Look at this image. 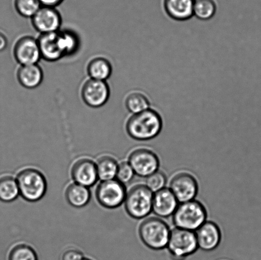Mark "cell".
Segmentation results:
<instances>
[{"label": "cell", "instance_id": "6da1fadb", "mask_svg": "<svg viewBox=\"0 0 261 260\" xmlns=\"http://www.w3.org/2000/svg\"><path fill=\"white\" fill-rule=\"evenodd\" d=\"M163 127L160 114L149 109L133 114L126 122L127 134L133 139L138 141H147L160 134Z\"/></svg>", "mask_w": 261, "mask_h": 260}, {"label": "cell", "instance_id": "7a4b0ae2", "mask_svg": "<svg viewBox=\"0 0 261 260\" xmlns=\"http://www.w3.org/2000/svg\"><path fill=\"white\" fill-rule=\"evenodd\" d=\"M207 219V211L203 204L193 200L179 204L173 215L176 228L196 232Z\"/></svg>", "mask_w": 261, "mask_h": 260}, {"label": "cell", "instance_id": "3957f363", "mask_svg": "<svg viewBox=\"0 0 261 260\" xmlns=\"http://www.w3.org/2000/svg\"><path fill=\"white\" fill-rule=\"evenodd\" d=\"M141 241L148 248L159 251L167 248L171 230L165 221L159 218H149L139 227Z\"/></svg>", "mask_w": 261, "mask_h": 260}, {"label": "cell", "instance_id": "277c9868", "mask_svg": "<svg viewBox=\"0 0 261 260\" xmlns=\"http://www.w3.org/2000/svg\"><path fill=\"white\" fill-rule=\"evenodd\" d=\"M20 195L29 202H37L44 197L47 192V181L39 170L27 168L18 174L17 178Z\"/></svg>", "mask_w": 261, "mask_h": 260}, {"label": "cell", "instance_id": "5b68a950", "mask_svg": "<svg viewBox=\"0 0 261 260\" xmlns=\"http://www.w3.org/2000/svg\"><path fill=\"white\" fill-rule=\"evenodd\" d=\"M153 195L145 185H137L130 188L124 201L127 214L135 219L147 217L152 211Z\"/></svg>", "mask_w": 261, "mask_h": 260}, {"label": "cell", "instance_id": "8992f818", "mask_svg": "<svg viewBox=\"0 0 261 260\" xmlns=\"http://www.w3.org/2000/svg\"><path fill=\"white\" fill-rule=\"evenodd\" d=\"M167 248L174 260H184L192 255L198 249L195 232L178 228L171 230Z\"/></svg>", "mask_w": 261, "mask_h": 260}, {"label": "cell", "instance_id": "52a82bcc", "mask_svg": "<svg viewBox=\"0 0 261 260\" xmlns=\"http://www.w3.org/2000/svg\"><path fill=\"white\" fill-rule=\"evenodd\" d=\"M127 194L126 187L117 180L103 181L96 190V198L104 208L115 209L124 203Z\"/></svg>", "mask_w": 261, "mask_h": 260}, {"label": "cell", "instance_id": "ba28073f", "mask_svg": "<svg viewBox=\"0 0 261 260\" xmlns=\"http://www.w3.org/2000/svg\"><path fill=\"white\" fill-rule=\"evenodd\" d=\"M128 162L135 175L146 178L158 171L160 165L155 153L144 148L135 150L129 155Z\"/></svg>", "mask_w": 261, "mask_h": 260}, {"label": "cell", "instance_id": "9c48e42d", "mask_svg": "<svg viewBox=\"0 0 261 260\" xmlns=\"http://www.w3.org/2000/svg\"><path fill=\"white\" fill-rule=\"evenodd\" d=\"M170 189L179 203L193 200L198 193V183L191 173L181 172L171 179Z\"/></svg>", "mask_w": 261, "mask_h": 260}, {"label": "cell", "instance_id": "30bf717a", "mask_svg": "<svg viewBox=\"0 0 261 260\" xmlns=\"http://www.w3.org/2000/svg\"><path fill=\"white\" fill-rule=\"evenodd\" d=\"M84 103L91 108H98L105 105L111 96V89L106 81L89 79L81 91Z\"/></svg>", "mask_w": 261, "mask_h": 260}, {"label": "cell", "instance_id": "8fae6325", "mask_svg": "<svg viewBox=\"0 0 261 260\" xmlns=\"http://www.w3.org/2000/svg\"><path fill=\"white\" fill-rule=\"evenodd\" d=\"M31 19L33 27L40 35L58 32L62 24L60 12L53 7H41Z\"/></svg>", "mask_w": 261, "mask_h": 260}, {"label": "cell", "instance_id": "7c38bea8", "mask_svg": "<svg viewBox=\"0 0 261 260\" xmlns=\"http://www.w3.org/2000/svg\"><path fill=\"white\" fill-rule=\"evenodd\" d=\"M13 53L20 66L36 65L42 59L38 40L30 36H24L17 41Z\"/></svg>", "mask_w": 261, "mask_h": 260}, {"label": "cell", "instance_id": "4fadbf2b", "mask_svg": "<svg viewBox=\"0 0 261 260\" xmlns=\"http://www.w3.org/2000/svg\"><path fill=\"white\" fill-rule=\"evenodd\" d=\"M198 248L212 251L218 248L222 239L221 229L213 221H206L195 232Z\"/></svg>", "mask_w": 261, "mask_h": 260}, {"label": "cell", "instance_id": "5bb4252c", "mask_svg": "<svg viewBox=\"0 0 261 260\" xmlns=\"http://www.w3.org/2000/svg\"><path fill=\"white\" fill-rule=\"evenodd\" d=\"M71 177L76 183L90 187L98 179L96 163L89 159H81L71 168Z\"/></svg>", "mask_w": 261, "mask_h": 260}, {"label": "cell", "instance_id": "9a60e30c", "mask_svg": "<svg viewBox=\"0 0 261 260\" xmlns=\"http://www.w3.org/2000/svg\"><path fill=\"white\" fill-rule=\"evenodd\" d=\"M170 188L163 189L153 193L152 212L160 218H168L173 215L179 205Z\"/></svg>", "mask_w": 261, "mask_h": 260}, {"label": "cell", "instance_id": "2e32d148", "mask_svg": "<svg viewBox=\"0 0 261 260\" xmlns=\"http://www.w3.org/2000/svg\"><path fill=\"white\" fill-rule=\"evenodd\" d=\"M58 32L41 34L37 39L41 57L48 62H56L65 57Z\"/></svg>", "mask_w": 261, "mask_h": 260}, {"label": "cell", "instance_id": "e0dca14e", "mask_svg": "<svg viewBox=\"0 0 261 260\" xmlns=\"http://www.w3.org/2000/svg\"><path fill=\"white\" fill-rule=\"evenodd\" d=\"M164 10L174 20L184 21L193 16L194 0H161Z\"/></svg>", "mask_w": 261, "mask_h": 260}, {"label": "cell", "instance_id": "ac0fdd59", "mask_svg": "<svg viewBox=\"0 0 261 260\" xmlns=\"http://www.w3.org/2000/svg\"><path fill=\"white\" fill-rule=\"evenodd\" d=\"M17 78L23 88L28 89H35L42 82L43 70L38 64L20 66L17 70Z\"/></svg>", "mask_w": 261, "mask_h": 260}, {"label": "cell", "instance_id": "d6986e66", "mask_svg": "<svg viewBox=\"0 0 261 260\" xmlns=\"http://www.w3.org/2000/svg\"><path fill=\"white\" fill-rule=\"evenodd\" d=\"M66 200L73 207L81 208L88 205L91 199V192L88 187L74 183L66 188Z\"/></svg>", "mask_w": 261, "mask_h": 260}, {"label": "cell", "instance_id": "ffe728a7", "mask_svg": "<svg viewBox=\"0 0 261 260\" xmlns=\"http://www.w3.org/2000/svg\"><path fill=\"white\" fill-rule=\"evenodd\" d=\"M87 72L91 79L107 81L112 73V66L106 58L98 57L89 61L87 66Z\"/></svg>", "mask_w": 261, "mask_h": 260}, {"label": "cell", "instance_id": "44dd1931", "mask_svg": "<svg viewBox=\"0 0 261 260\" xmlns=\"http://www.w3.org/2000/svg\"><path fill=\"white\" fill-rule=\"evenodd\" d=\"M96 164L99 179L103 182L116 178L119 164L114 157L107 155L102 157L99 158Z\"/></svg>", "mask_w": 261, "mask_h": 260}, {"label": "cell", "instance_id": "7402d4cb", "mask_svg": "<svg viewBox=\"0 0 261 260\" xmlns=\"http://www.w3.org/2000/svg\"><path fill=\"white\" fill-rule=\"evenodd\" d=\"M58 33L65 57L75 54L80 47L79 36L73 31L69 30H60Z\"/></svg>", "mask_w": 261, "mask_h": 260}, {"label": "cell", "instance_id": "603a6c76", "mask_svg": "<svg viewBox=\"0 0 261 260\" xmlns=\"http://www.w3.org/2000/svg\"><path fill=\"white\" fill-rule=\"evenodd\" d=\"M20 194L17 180L6 176L0 178V200L9 203L16 199Z\"/></svg>", "mask_w": 261, "mask_h": 260}, {"label": "cell", "instance_id": "cb8c5ba5", "mask_svg": "<svg viewBox=\"0 0 261 260\" xmlns=\"http://www.w3.org/2000/svg\"><path fill=\"white\" fill-rule=\"evenodd\" d=\"M125 105L130 113L136 114L148 109L150 102L147 96L142 92L133 91L127 96Z\"/></svg>", "mask_w": 261, "mask_h": 260}, {"label": "cell", "instance_id": "d4e9b609", "mask_svg": "<svg viewBox=\"0 0 261 260\" xmlns=\"http://www.w3.org/2000/svg\"><path fill=\"white\" fill-rule=\"evenodd\" d=\"M217 0H194L193 14L199 19L207 20L216 15Z\"/></svg>", "mask_w": 261, "mask_h": 260}, {"label": "cell", "instance_id": "484cf974", "mask_svg": "<svg viewBox=\"0 0 261 260\" xmlns=\"http://www.w3.org/2000/svg\"><path fill=\"white\" fill-rule=\"evenodd\" d=\"M14 6L20 16L31 19L42 5L38 0H14Z\"/></svg>", "mask_w": 261, "mask_h": 260}, {"label": "cell", "instance_id": "4316f807", "mask_svg": "<svg viewBox=\"0 0 261 260\" xmlns=\"http://www.w3.org/2000/svg\"><path fill=\"white\" fill-rule=\"evenodd\" d=\"M9 260H38L37 254L27 244H19L10 251Z\"/></svg>", "mask_w": 261, "mask_h": 260}, {"label": "cell", "instance_id": "83f0119b", "mask_svg": "<svg viewBox=\"0 0 261 260\" xmlns=\"http://www.w3.org/2000/svg\"><path fill=\"white\" fill-rule=\"evenodd\" d=\"M166 177L163 172L157 171L147 178L146 184L148 189L154 193L165 188Z\"/></svg>", "mask_w": 261, "mask_h": 260}, {"label": "cell", "instance_id": "f1b7e54d", "mask_svg": "<svg viewBox=\"0 0 261 260\" xmlns=\"http://www.w3.org/2000/svg\"><path fill=\"white\" fill-rule=\"evenodd\" d=\"M135 175L134 170L129 162H121L119 164L118 169H117L116 180L124 185L130 182Z\"/></svg>", "mask_w": 261, "mask_h": 260}, {"label": "cell", "instance_id": "f546056e", "mask_svg": "<svg viewBox=\"0 0 261 260\" xmlns=\"http://www.w3.org/2000/svg\"><path fill=\"white\" fill-rule=\"evenodd\" d=\"M84 258L83 253L77 249H68L62 256V260H82Z\"/></svg>", "mask_w": 261, "mask_h": 260}, {"label": "cell", "instance_id": "4dcf8cb0", "mask_svg": "<svg viewBox=\"0 0 261 260\" xmlns=\"http://www.w3.org/2000/svg\"><path fill=\"white\" fill-rule=\"evenodd\" d=\"M43 7L57 8L65 0H38Z\"/></svg>", "mask_w": 261, "mask_h": 260}, {"label": "cell", "instance_id": "1f68e13d", "mask_svg": "<svg viewBox=\"0 0 261 260\" xmlns=\"http://www.w3.org/2000/svg\"><path fill=\"white\" fill-rule=\"evenodd\" d=\"M8 46V39L6 36L0 32V52L6 49Z\"/></svg>", "mask_w": 261, "mask_h": 260}, {"label": "cell", "instance_id": "d6a6232c", "mask_svg": "<svg viewBox=\"0 0 261 260\" xmlns=\"http://www.w3.org/2000/svg\"><path fill=\"white\" fill-rule=\"evenodd\" d=\"M82 260H92V259H88V258H84Z\"/></svg>", "mask_w": 261, "mask_h": 260}]
</instances>
